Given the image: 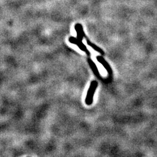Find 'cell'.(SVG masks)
I'll return each instance as SVG.
<instances>
[{"mask_svg": "<svg viewBox=\"0 0 157 157\" xmlns=\"http://www.w3.org/2000/svg\"><path fill=\"white\" fill-rule=\"evenodd\" d=\"M97 85H98V83L96 81H93L91 83L90 87H89L88 92H87V94L86 98V103L88 105H91L93 102V95L95 93V91L97 87Z\"/></svg>", "mask_w": 157, "mask_h": 157, "instance_id": "cell-1", "label": "cell"}, {"mask_svg": "<svg viewBox=\"0 0 157 157\" xmlns=\"http://www.w3.org/2000/svg\"><path fill=\"white\" fill-rule=\"evenodd\" d=\"M69 41L70 43L78 45V47L80 49H81L83 51H85L87 54H90V52L87 50L86 47L82 43V41L79 40L78 38L76 39L75 37H70L69 39Z\"/></svg>", "mask_w": 157, "mask_h": 157, "instance_id": "cell-2", "label": "cell"}, {"mask_svg": "<svg viewBox=\"0 0 157 157\" xmlns=\"http://www.w3.org/2000/svg\"><path fill=\"white\" fill-rule=\"evenodd\" d=\"M75 30L77 32V36H78V39L80 41H82V40L83 39L84 36H85V34L83 32V27L80 24H76L75 25Z\"/></svg>", "mask_w": 157, "mask_h": 157, "instance_id": "cell-3", "label": "cell"}, {"mask_svg": "<svg viewBox=\"0 0 157 157\" xmlns=\"http://www.w3.org/2000/svg\"><path fill=\"white\" fill-rule=\"evenodd\" d=\"M97 59L98 61L101 62V63L102 64V65L107 69L108 72L111 73V68L109 67V65L108 64V63L104 60V59H103V58H102L101 56H97Z\"/></svg>", "mask_w": 157, "mask_h": 157, "instance_id": "cell-4", "label": "cell"}, {"mask_svg": "<svg viewBox=\"0 0 157 157\" xmlns=\"http://www.w3.org/2000/svg\"><path fill=\"white\" fill-rule=\"evenodd\" d=\"M87 44H88V45H90L93 48H94V49H95V50L97 51H99L100 52H101V54H104V52L101 51V49L100 48H99L98 47H97V46L95 45H94V44H91L90 42H89V41H87Z\"/></svg>", "mask_w": 157, "mask_h": 157, "instance_id": "cell-5", "label": "cell"}]
</instances>
